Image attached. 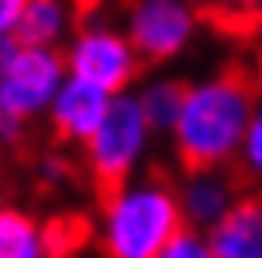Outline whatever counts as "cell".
Here are the masks:
<instances>
[{
  "instance_id": "19",
  "label": "cell",
  "mask_w": 262,
  "mask_h": 258,
  "mask_svg": "<svg viewBox=\"0 0 262 258\" xmlns=\"http://www.w3.org/2000/svg\"><path fill=\"white\" fill-rule=\"evenodd\" d=\"M7 203V182H4V176H0V206Z\"/></svg>"
},
{
  "instance_id": "1",
  "label": "cell",
  "mask_w": 262,
  "mask_h": 258,
  "mask_svg": "<svg viewBox=\"0 0 262 258\" xmlns=\"http://www.w3.org/2000/svg\"><path fill=\"white\" fill-rule=\"evenodd\" d=\"M252 107V83L238 73H214L186 83L183 110L169 131L172 155L183 169H228L238 162Z\"/></svg>"
},
{
  "instance_id": "13",
  "label": "cell",
  "mask_w": 262,
  "mask_h": 258,
  "mask_svg": "<svg viewBox=\"0 0 262 258\" xmlns=\"http://www.w3.org/2000/svg\"><path fill=\"white\" fill-rule=\"evenodd\" d=\"M238 166L249 179L262 182V97H255V107H252L249 131H245V142L238 152Z\"/></svg>"
},
{
  "instance_id": "7",
  "label": "cell",
  "mask_w": 262,
  "mask_h": 258,
  "mask_svg": "<svg viewBox=\"0 0 262 258\" xmlns=\"http://www.w3.org/2000/svg\"><path fill=\"white\" fill-rule=\"evenodd\" d=\"M238 186L224 169H186L183 179L176 182V200H180V217L183 227L207 234L217 227L228 210L238 203Z\"/></svg>"
},
{
  "instance_id": "14",
  "label": "cell",
  "mask_w": 262,
  "mask_h": 258,
  "mask_svg": "<svg viewBox=\"0 0 262 258\" xmlns=\"http://www.w3.org/2000/svg\"><path fill=\"white\" fill-rule=\"evenodd\" d=\"M159 258H214V251H210V245H207V234L183 227L169 245L159 251Z\"/></svg>"
},
{
  "instance_id": "3",
  "label": "cell",
  "mask_w": 262,
  "mask_h": 258,
  "mask_svg": "<svg viewBox=\"0 0 262 258\" xmlns=\"http://www.w3.org/2000/svg\"><path fill=\"white\" fill-rule=\"evenodd\" d=\"M156 142V131L148 128L135 93L111 97L100 128L83 145V166L104 190H114L121 182L142 176V166Z\"/></svg>"
},
{
  "instance_id": "5",
  "label": "cell",
  "mask_w": 262,
  "mask_h": 258,
  "mask_svg": "<svg viewBox=\"0 0 262 258\" xmlns=\"http://www.w3.org/2000/svg\"><path fill=\"white\" fill-rule=\"evenodd\" d=\"M69 73L59 49H31V45L7 41L0 62V107L25 128L45 121Z\"/></svg>"
},
{
  "instance_id": "18",
  "label": "cell",
  "mask_w": 262,
  "mask_h": 258,
  "mask_svg": "<svg viewBox=\"0 0 262 258\" xmlns=\"http://www.w3.org/2000/svg\"><path fill=\"white\" fill-rule=\"evenodd\" d=\"M214 7L231 17H252V14H259L262 0H214Z\"/></svg>"
},
{
  "instance_id": "16",
  "label": "cell",
  "mask_w": 262,
  "mask_h": 258,
  "mask_svg": "<svg viewBox=\"0 0 262 258\" xmlns=\"http://www.w3.org/2000/svg\"><path fill=\"white\" fill-rule=\"evenodd\" d=\"M38 176L49 182V186H62V182L69 179V162H66L62 155H55V152L41 155V162H38Z\"/></svg>"
},
{
  "instance_id": "17",
  "label": "cell",
  "mask_w": 262,
  "mask_h": 258,
  "mask_svg": "<svg viewBox=\"0 0 262 258\" xmlns=\"http://www.w3.org/2000/svg\"><path fill=\"white\" fill-rule=\"evenodd\" d=\"M21 138H25V124H21V121H14V117L0 107V155L14 152V148L21 145Z\"/></svg>"
},
{
  "instance_id": "2",
  "label": "cell",
  "mask_w": 262,
  "mask_h": 258,
  "mask_svg": "<svg viewBox=\"0 0 262 258\" xmlns=\"http://www.w3.org/2000/svg\"><path fill=\"white\" fill-rule=\"evenodd\" d=\"M180 231L176 186L162 176H135L100 200L97 245L104 258H159Z\"/></svg>"
},
{
  "instance_id": "9",
  "label": "cell",
  "mask_w": 262,
  "mask_h": 258,
  "mask_svg": "<svg viewBox=\"0 0 262 258\" xmlns=\"http://www.w3.org/2000/svg\"><path fill=\"white\" fill-rule=\"evenodd\" d=\"M214 258H262V200L238 196L228 217L207 231Z\"/></svg>"
},
{
  "instance_id": "8",
  "label": "cell",
  "mask_w": 262,
  "mask_h": 258,
  "mask_svg": "<svg viewBox=\"0 0 262 258\" xmlns=\"http://www.w3.org/2000/svg\"><path fill=\"white\" fill-rule=\"evenodd\" d=\"M107 107H111V97L104 90H97L90 83H79V79H66L62 90L55 93L52 107L45 114V124L52 131V138L59 145H83L93 138V131L100 128Z\"/></svg>"
},
{
  "instance_id": "15",
  "label": "cell",
  "mask_w": 262,
  "mask_h": 258,
  "mask_svg": "<svg viewBox=\"0 0 262 258\" xmlns=\"http://www.w3.org/2000/svg\"><path fill=\"white\" fill-rule=\"evenodd\" d=\"M25 7L28 0H0V41H14V31H17Z\"/></svg>"
},
{
  "instance_id": "20",
  "label": "cell",
  "mask_w": 262,
  "mask_h": 258,
  "mask_svg": "<svg viewBox=\"0 0 262 258\" xmlns=\"http://www.w3.org/2000/svg\"><path fill=\"white\" fill-rule=\"evenodd\" d=\"M4 52H7V41H0V62H4Z\"/></svg>"
},
{
  "instance_id": "10",
  "label": "cell",
  "mask_w": 262,
  "mask_h": 258,
  "mask_svg": "<svg viewBox=\"0 0 262 258\" xmlns=\"http://www.w3.org/2000/svg\"><path fill=\"white\" fill-rule=\"evenodd\" d=\"M73 35V7L69 0H28L25 14L17 21L14 41L31 49H59Z\"/></svg>"
},
{
  "instance_id": "21",
  "label": "cell",
  "mask_w": 262,
  "mask_h": 258,
  "mask_svg": "<svg viewBox=\"0 0 262 258\" xmlns=\"http://www.w3.org/2000/svg\"><path fill=\"white\" fill-rule=\"evenodd\" d=\"M259 21H262V7H259Z\"/></svg>"
},
{
  "instance_id": "12",
  "label": "cell",
  "mask_w": 262,
  "mask_h": 258,
  "mask_svg": "<svg viewBox=\"0 0 262 258\" xmlns=\"http://www.w3.org/2000/svg\"><path fill=\"white\" fill-rule=\"evenodd\" d=\"M131 93H135V100L142 107L148 128L156 131V134H169L176 128V117L183 110L186 83H180V79H172V76H152Z\"/></svg>"
},
{
  "instance_id": "6",
  "label": "cell",
  "mask_w": 262,
  "mask_h": 258,
  "mask_svg": "<svg viewBox=\"0 0 262 258\" xmlns=\"http://www.w3.org/2000/svg\"><path fill=\"white\" fill-rule=\"evenodd\" d=\"M121 28L142 62L162 65L193 45L200 11L193 0H128Z\"/></svg>"
},
{
  "instance_id": "4",
  "label": "cell",
  "mask_w": 262,
  "mask_h": 258,
  "mask_svg": "<svg viewBox=\"0 0 262 258\" xmlns=\"http://www.w3.org/2000/svg\"><path fill=\"white\" fill-rule=\"evenodd\" d=\"M66 73L79 83H90L107 97H121L131 93L142 73V59L135 45L128 41L124 28L111 25V21H86V25L73 28L69 41L62 45Z\"/></svg>"
},
{
  "instance_id": "11",
  "label": "cell",
  "mask_w": 262,
  "mask_h": 258,
  "mask_svg": "<svg viewBox=\"0 0 262 258\" xmlns=\"http://www.w3.org/2000/svg\"><path fill=\"white\" fill-rule=\"evenodd\" d=\"M0 258H52L45 220L17 203L0 206Z\"/></svg>"
}]
</instances>
